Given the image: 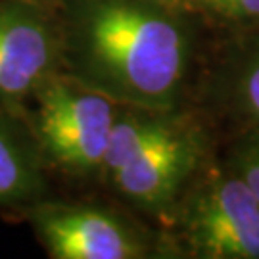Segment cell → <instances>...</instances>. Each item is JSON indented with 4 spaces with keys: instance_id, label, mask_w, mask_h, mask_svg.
<instances>
[{
    "instance_id": "cell-10",
    "label": "cell",
    "mask_w": 259,
    "mask_h": 259,
    "mask_svg": "<svg viewBox=\"0 0 259 259\" xmlns=\"http://www.w3.org/2000/svg\"><path fill=\"white\" fill-rule=\"evenodd\" d=\"M234 167V173L250 186V190L259 202V133H253L238 144Z\"/></svg>"
},
{
    "instance_id": "cell-8",
    "label": "cell",
    "mask_w": 259,
    "mask_h": 259,
    "mask_svg": "<svg viewBox=\"0 0 259 259\" xmlns=\"http://www.w3.org/2000/svg\"><path fill=\"white\" fill-rule=\"evenodd\" d=\"M173 125L175 121L161 115V111L117 113V119L111 127L100 171L106 177L113 175L129 159L137 156L140 150L146 148L150 142L165 135Z\"/></svg>"
},
{
    "instance_id": "cell-7",
    "label": "cell",
    "mask_w": 259,
    "mask_h": 259,
    "mask_svg": "<svg viewBox=\"0 0 259 259\" xmlns=\"http://www.w3.org/2000/svg\"><path fill=\"white\" fill-rule=\"evenodd\" d=\"M40 146L0 108V204L29 202L45 188Z\"/></svg>"
},
{
    "instance_id": "cell-3",
    "label": "cell",
    "mask_w": 259,
    "mask_h": 259,
    "mask_svg": "<svg viewBox=\"0 0 259 259\" xmlns=\"http://www.w3.org/2000/svg\"><path fill=\"white\" fill-rule=\"evenodd\" d=\"M196 257L259 259V202L236 173H217L198 186L183 215Z\"/></svg>"
},
{
    "instance_id": "cell-1",
    "label": "cell",
    "mask_w": 259,
    "mask_h": 259,
    "mask_svg": "<svg viewBox=\"0 0 259 259\" xmlns=\"http://www.w3.org/2000/svg\"><path fill=\"white\" fill-rule=\"evenodd\" d=\"M64 56L75 83L144 111H167L185 83L190 35L152 0H77Z\"/></svg>"
},
{
    "instance_id": "cell-5",
    "label": "cell",
    "mask_w": 259,
    "mask_h": 259,
    "mask_svg": "<svg viewBox=\"0 0 259 259\" xmlns=\"http://www.w3.org/2000/svg\"><path fill=\"white\" fill-rule=\"evenodd\" d=\"M58 54L56 31L37 2H0V102L38 91L52 77Z\"/></svg>"
},
{
    "instance_id": "cell-12",
    "label": "cell",
    "mask_w": 259,
    "mask_h": 259,
    "mask_svg": "<svg viewBox=\"0 0 259 259\" xmlns=\"http://www.w3.org/2000/svg\"><path fill=\"white\" fill-rule=\"evenodd\" d=\"M33 2H42V0H33Z\"/></svg>"
},
{
    "instance_id": "cell-4",
    "label": "cell",
    "mask_w": 259,
    "mask_h": 259,
    "mask_svg": "<svg viewBox=\"0 0 259 259\" xmlns=\"http://www.w3.org/2000/svg\"><path fill=\"white\" fill-rule=\"evenodd\" d=\"M202 157V142L194 129L177 123L150 142L144 150L108 177L123 198L146 211H165L175 204L177 196Z\"/></svg>"
},
{
    "instance_id": "cell-9",
    "label": "cell",
    "mask_w": 259,
    "mask_h": 259,
    "mask_svg": "<svg viewBox=\"0 0 259 259\" xmlns=\"http://www.w3.org/2000/svg\"><path fill=\"white\" fill-rule=\"evenodd\" d=\"M234 100L238 110L259 121V48L246 58L234 83Z\"/></svg>"
},
{
    "instance_id": "cell-2",
    "label": "cell",
    "mask_w": 259,
    "mask_h": 259,
    "mask_svg": "<svg viewBox=\"0 0 259 259\" xmlns=\"http://www.w3.org/2000/svg\"><path fill=\"white\" fill-rule=\"evenodd\" d=\"M115 119L113 100L83 84L50 77L38 89L37 140L67 171L89 173L102 167Z\"/></svg>"
},
{
    "instance_id": "cell-6",
    "label": "cell",
    "mask_w": 259,
    "mask_h": 259,
    "mask_svg": "<svg viewBox=\"0 0 259 259\" xmlns=\"http://www.w3.org/2000/svg\"><path fill=\"white\" fill-rule=\"evenodd\" d=\"M33 221L56 259H139L148 255L139 232L104 209L48 205L35 211Z\"/></svg>"
},
{
    "instance_id": "cell-11",
    "label": "cell",
    "mask_w": 259,
    "mask_h": 259,
    "mask_svg": "<svg viewBox=\"0 0 259 259\" xmlns=\"http://www.w3.org/2000/svg\"><path fill=\"white\" fill-rule=\"evenodd\" d=\"M205 10H211L219 16L231 19H259V0H194Z\"/></svg>"
}]
</instances>
